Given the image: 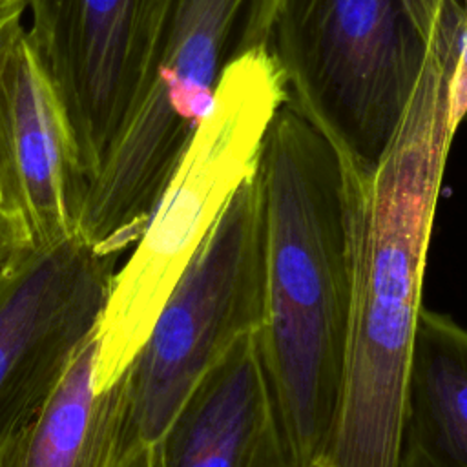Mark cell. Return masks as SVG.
Instances as JSON below:
<instances>
[{"instance_id": "obj_3", "label": "cell", "mask_w": 467, "mask_h": 467, "mask_svg": "<svg viewBox=\"0 0 467 467\" xmlns=\"http://www.w3.org/2000/svg\"><path fill=\"white\" fill-rule=\"evenodd\" d=\"M286 100L285 77L268 46L250 49L223 71L175 173L111 277L97 323V390L113 385L133 361L171 288L254 173L265 133Z\"/></svg>"}, {"instance_id": "obj_11", "label": "cell", "mask_w": 467, "mask_h": 467, "mask_svg": "<svg viewBox=\"0 0 467 467\" xmlns=\"http://www.w3.org/2000/svg\"><path fill=\"white\" fill-rule=\"evenodd\" d=\"M97 328L31 416L0 451V467H122L131 449L126 372L93 383Z\"/></svg>"}, {"instance_id": "obj_2", "label": "cell", "mask_w": 467, "mask_h": 467, "mask_svg": "<svg viewBox=\"0 0 467 467\" xmlns=\"http://www.w3.org/2000/svg\"><path fill=\"white\" fill-rule=\"evenodd\" d=\"M265 234L257 341L299 465L321 462L336 429L347 367L354 171L286 100L254 170Z\"/></svg>"}, {"instance_id": "obj_19", "label": "cell", "mask_w": 467, "mask_h": 467, "mask_svg": "<svg viewBox=\"0 0 467 467\" xmlns=\"http://www.w3.org/2000/svg\"><path fill=\"white\" fill-rule=\"evenodd\" d=\"M0 208H2V201H0Z\"/></svg>"}, {"instance_id": "obj_10", "label": "cell", "mask_w": 467, "mask_h": 467, "mask_svg": "<svg viewBox=\"0 0 467 467\" xmlns=\"http://www.w3.org/2000/svg\"><path fill=\"white\" fill-rule=\"evenodd\" d=\"M151 449V467H301L281 420L257 332L195 383Z\"/></svg>"}, {"instance_id": "obj_9", "label": "cell", "mask_w": 467, "mask_h": 467, "mask_svg": "<svg viewBox=\"0 0 467 467\" xmlns=\"http://www.w3.org/2000/svg\"><path fill=\"white\" fill-rule=\"evenodd\" d=\"M84 188L58 99L26 40L0 73V201L20 217L31 246L77 234Z\"/></svg>"}, {"instance_id": "obj_4", "label": "cell", "mask_w": 467, "mask_h": 467, "mask_svg": "<svg viewBox=\"0 0 467 467\" xmlns=\"http://www.w3.org/2000/svg\"><path fill=\"white\" fill-rule=\"evenodd\" d=\"M277 0H170L142 99L88 184L77 234L117 257L137 243L223 71L268 46Z\"/></svg>"}, {"instance_id": "obj_17", "label": "cell", "mask_w": 467, "mask_h": 467, "mask_svg": "<svg viewBox=\"0 0 467 467\" xmlns=\"http://www.w3.org/2000/svg\"><path fill=\"white\" fill-rule=\"evenodd\" d=\"M122 467H151V449L150 445L137 447L131 451Z\"/></svg>"}, {"instance_id": "obj_7", "label": "cell", "mask_w": 467, "mask_h": 467, "mask_svg": "<svg viewBox=\"0 0 467 467\" xmlns=\"http://www.w3.org/2000/svg\"><path fill=\"white\" fill-rule=\"evenodd\" d=\"M86 192L135 113L170 0H22ZM84 197V195H82Z\"/></svg>"}, {"instance_id": "obj_18", "label": "cell", "mask_w": 467, "mask_h": 467, "mask_svg": "<svg viewBox=\"0 0 467 467\" xmlns=\"http://www.w3.org/2000/svg\"><path fill=\"white\" fill-rule=\"evenodd\" d=\"M303 467H332V465H328L327 462H314V463H308V465H303Z\"/></svg>"}, {"instance_id": "obj_15", "label": "cell", "mask_w": 467, "mask_h": 467, "mask_svg": "<svg viewBox=\"0 0 467 467\" xmlns=\"http://www.w3.org/2000/svg\"><path fill=\"white\" fill-rule=\"evenodd\" d=\"M24 33V26H22V18L9 22L5 27L0 29V73L9 58L11 49L15 47L16 40L20 38V35Z\"/></svg>"}, {"instance_id": "obj_14", "label": "cell", "mask_w": 467, "mask_h": 467, "mask_svg": "<svg viewBox=\"0 0 467 467\" xmlns=\"http://www.w3.org/2000/svg\"><path fill=\"white\" fill-rule=\"evenodd\" d=\"M456 13H458V26H460V69H462V78L467 93V0H452ZM467 120V111L465 119Z\"/></svg>"}, {"instance_id": "obj_12", "label": "cell", "mask_w": 467, "mask_h": 467, "mask_svg": "<svg viewBox=\"0 0 467 467\" xmlns=\"http://www.w3.org/2000/svg\"><path fill=\"white\" fill-rule=\"evenodd\" d=\"M398 467H467V330L427 308L407 365Z\"/></svg>"}, {"instance_id": "obj_16", "label": "cell", "mask_w": 467, "mask_h": 467, "mask_svg": "<svg viewBox=\"0 0 467 467\" xmlns=\"http://www.w3.org/2000/svg\"><path fill=\"white\" fill-rule=\"evenodd\" d=\"M26 13L22 0H0V29L5 27L9 22L22 18Z\"/></svg>"}, {"instance_id": "obj_8", "label": "cell", "mask_w": 467, "mask_h": 467, "mask_svg": "<svg viewBox=\"0 0 467 467\" xmlns=\"http://www.w3.org/2000/svg\"><path fill=\"white\" fill-rule=\"evenodd\" d=\"M117 257L78 234L24 248L0 274V451L97 328Z\"/></svg>"}, {"instance_id": "obj_5", "label": "cell", "mask_w": 467, "mask_h": 467, "mask_svg": "<svg viewBox=\"0 0 467 467\" xmlns=\"http://www.w3.org/2000/svg\"><path fill=\"white\" fill-rule=\"evenodd\" d=\"M440 0H277L268 49L288 100L358 179L378 166L421 75Z\"/></svg>"}, {"instance_id": "obj_1", "label": "cell", "mask_w": 467, "mask_h": 467, "mask_svg": "<svg viewBox=\"0 0 467 467\" xmlns=\"http://www.w3.org/2000/svg\"><path fill=\"white\" fill-rule=\"evenodd\" d=\"M465 111L458 13L452 0H440L427 60L401 119L374 171L363 181L354 173L345 383L321 460L332 467H398L432 221Z\"/></svg>"}, {"instance_id": "obj_6", "label": "cell", "mask_w": 467, "mask_h": 467, "mask_svg": "<svg viewBox=\"0 0 467 467\" xmlns=\"http://www.w3.org/2000/svg\"><path fill=\"white\" fill-rule=\"evenodd\" d=\"M265 234L254 173L237 188L126 368L131 449L151 445L184 398L244 334L257 332Z\"/></svg>"}, {"instance_id": "obj_13", "label": "cell", "mask_w": 467, "mask_h": 467, "mask_svg": "<svg viewBox=\"0 0 467 467\" xmlns=\"http://www.w3.org/2000/svg\"><path fill=\"white\" fill-rule=\"evenodd\" d=\"M27 246L31 244L20 217L0 208V274Z\"/></svg>"}]
</instances>
